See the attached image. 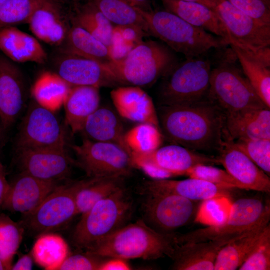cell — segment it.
Wrapping results in <instances>:
<instances>
[{
	"mask_svg": "<svg viewBox=\"0 0 270 270\" xmlns=\"http://www.w3.org/2000/svg\"><path fill=\"white\" fill-rule=\"evenodd\" d=\"M60 46L62 54L86 58L102 63L114 60L110 49L82 28L71 24Z\"/></svg>",
	"mask_w": 270,
	"mask_h": 270,
	"instance_id": "obj_30",
	"label": "cell"
},
{
	"mask_svg": "<svg viewBox=\"0 0 270 270\" xmlns=\"http://www.w3.org/2000/svg\"><path fill=\"white\" fill-rule=\"evenodd\" d=\"M238 270H270V223L264 228L254 248Z\"/></svg>",
	"mask_w": 270,
	"mask_h": 270,
	"instance_id": "obj_41",
	"label": "cell"
},
{
	"mask_svg": "<svg viewBox=\"0 0 270 270\" xmlns=\"http://www.w3.org/2000/svg\"><path fill=\"white\" fill-rule=\"evenodd\" d=\"M164 136L160 128L149 123H140L124 136V140L132 152L146 153L160 147Z\"/></svg>",
	"mask_w": 270,
	"mask_h": 270,
	"instance_id": "obj_38",
	"label": "cell"
},
{
	"mask_svg": "<svg viewBox=\"0 0 270 270\" xmlns=\"http://www.w3.org/2000/svg\"><path fill=\"white\" fill-rule=\"evenodd\" d=\"M17 152L22 172L44 180L66 179L76 164L66 150L23 149Z\"/></svg>",
	"mask_w": 270,
	"mask_h": 270,
	"instance_id": "obj_14",
	"label": "cell"
},
{
	"mask_svg": "<svg viewBox=\"0 0 270 270\" xmlns=\"http://www.w3.org/2000/svg\"><path fill=\"white\" fill-rule=\"evenodd\" d=\"M68 252V246L64 238L49 232L38 236L31 254L34 262L45 270H58Z\"/></svg>",
	"mask_w": 270,
	"mask_h": 270,
	"instance_id": "obj_35",
	"label": "cell"
},
{
	"mask_svg": "<svg viewBox=\"0 0 270 270\" xmlns=\"http://www.w3.org/2000/svg\"><path fill=\"white\" fill-rule=\"evenodd\" d=\"M0 50L12 62L42 64L47 60L38 40L14 26L0 28Z\"/></svg>",
	"mask_w": 270,
	"mask_h": 270,
	"instance_id": "obj_25",
	"label": "cell"
},
{
	"mask_svg": "<svg viewBox=\"0 0 270 270\" xmlns=\"http://www.w3.org/2000/svg\"><path fill=\"white\" fill-rule=\"evenodd\" d=\"M60 184L21 172L9 184L2 208L12 212H28L38 206Z\"/></svg>",
	"mask_w": 270,
	"mask_h": 270,
	"instance_id": "obj_18",
	"label": "cell"
},
{
	"mask_svg": "<svg viewBox=\"0 0 270 270\" xmlns=\"http://www.w3.org/2000/svg\"><path fill=\"white\" fill-rule=\"evenodd\" d=\"M177 244L174 233L159 232L142 220L124 225L94 242L84 252L98 256L124 260L174 258Z\"/></svg>",
	"mask_w": 270,
	"mask_h": 270,
	"instance_id": "obj_2",
	"label": "cell"
},
{
	"mask_svg": "<svg viewBox=\"0 0 270 270\" xmlns=\"http://www.w3.org/2000/svg\"><path fill=\"white\" fill-rule=\"evenodd\" d=\"M57 63V73L72 86L98 88L120 84L106 64L80 56L64 54Z\"/></svg>",
	"mask_w": 270,
	"mask_h": 270,
	"instance_id": "obj_17",
	"label": "cell"
},
{
	"mask_svg": "<svg viewBox=\"0 0 270 270\" xmlns=\"http://www.w3.org/2000/svg\"><path fill=\"white\" fill-rule=\"evenodd\" d=\"M224 50L217 60H212L208 98L224 114L246 108H268L238 66L233 50L230 47Z\"/></svg>",
	"mask_w": 270,
	"mask_h": 270,
	"instance_id": "obj_4",
	"label": "cell"
},
{
	"mask_svg": "<svg viewBox=\"0 0 270 270\" xmlns=\"http://www.w3.org/2000/svg\"><path fill=\"white\" fill-rule=\"evenodd\" d=\"M133 6L144 11L152 10L151 7L150 0H127Z\"/></svg>",
	"mask_w": 270,
	"mask_h": 270,
	"instance_id": "obj_50",
	"label": "cell"
},
{
	"mask_svg": "<svg viewBox=\"0 0 270 270\" xmlns=\"http://www.w3.org/2000/svg\"><path fill=\"white\" fill-rule=\"evenodd\" d=\"M17 150H66L64 131L53 111L32 103L23 119L18 135Z\"/></svg>",
	"mask_w": 270,
	"mask_h": 270,
	"instance_id": "obj_12",
	"label": "cell"
},
{
	"mask_svg": "<svg viewBox=\"0 0 270 270\" xmlns=\"http://www.w3.org/2000/svg\"><path fill=\"white\" fill-rule=\"evenodd\" d=\"M83 182L84 180L60 184L36 208L22 214L20 222L38 236L62 228L78 214L76 197Z\"/></svg>",
	"mask_w": 270,
	"mask_h": 270,
	"instance_id": "obj_9",
	"label": "cell"
},
{
	"mask_svg": "<svg viewBox=\"0 0 270 270\" xmlns=\"http://www.w3.org/2000/svg\"><path fill=\"white\" fill-rule=\"evenodd\" d=\"M146 20L150 35L186 58L198 57L212 49L228 46L224 39L194 26L164 10H142L137 8Z\"/></svg>",
	"mask_w": 270,
	"mask_h": 270,
	"instance_id": "obj_3",
	"label": "cell"
},
{
	"mask_svg": "<svg viewBox=\"0 0 270 270\" xmlns=\"http://www.w3.org/2000/svg\"><path fill=\"white\" fill-rule=\"evenodd\" d=\"M142 204L144 217L156 230L172 233L194 220L202 202L168 193H148Z\"/></svg>",
	"mask_w": 270,
	"mask_h": 270,
	"instance_id": "obj_11",
	"label": "cell"
},
{
	"mask_svg": "<svg viewBox=\"0 0 270 270\" xmlns=\"http://www.w3.org/2000/svg\"><path fill=\"white\" fill-rule=\"evenodd\" d=\"M214 11L226 30L228 44L254 52L270 48V25L248 16L226 0H217Z\"/></svg>",
	"mask_w": 270,
	"mask_h": 270,
	"instance_id": "obj_13",
	"label": "cell"
},
{
	"mask_svg": "<svg viewBox=\"0 0 270 270\" xmlns=\"http://www.w3.org/2000/svg\"><path fill=\"white\" fill-rule=\"evenodd\" d=\"M130 266L126 260L120 258H107L101 265L100 270H128Z\"/></svg>",
	"mask_w": 270,
	"mask_h": 270,
	"instance_id": "obj_47",
	"label": "cell"
},
{
	"mask_svg": "<svg viewBox=\"0 0 270 270\" xmlns=\"http://www.w3.org/2000/svg\"><path fill=\"white\" fill-rule=\"evenodd\" d=\"M219 151L220 164L245 190L270 193V176L234 144L226 132Z\"/></svg>",
	"mask_w": 270,
	"mask_h": 270,
	"instance_id": "obj_16",
	"label": "cell"
},
{
	"mask_svg": "<svg viewBox=\"0 0 270 270\" xmlns=\"http://www.w3.org/2000/svg\"><path fill=\"white\" fill-rule=\"evenodd\" d=\"M113 104L123 118L160 128L157 112L150 96L138 86L118 87L110 92Z\"/></svg>",
	"mask_w": 270,
	"mask_h": 270,
	"instance_id": "obj_21",
	"label": "cell"
},
{
	"mask_svg": "<svg viewBox=\"0 0 270 270\" xmlns=\"http://www.w3.org/2000/svg\"><path fill=\"white\" fill-rule=\"evenodd\" d=\"M28 24L37 38L58 46L64 42L71 26L58 4H40L32 14Z\"/></svg>",
	"mask_w": 270,
	"mask_h": 270,
	"instance_id": "obj_24",
	"label": "cell"
},
{
	"mask_svg": "<svg viewBox=\"0 0 270 270\" xmlns=\"http://www.w3.org/2000/svg\"><path fill=\"white\" fill-rule=\"evenodd\" d=\"M234 188L222 186L202 180L190 178L183 180L168 179L145 181L139 188L140 194L168 193L192 200L202 202L214 198H230Z\"/></svg>",
	"mask_w": 270,
	"mask_h": 270,
	"instance_id": "obj_19",
	"label": "cell"
},
{
	"mask_svg": "<svg viewBox=\"0 0 270 270\" xmlns=\"http://www.w3.org/2000/svg\"><path fill=\"white\" fill-rule=\"evenodd\" d=\"M112 24L131 28L142 36H150L148 24L138 10L127 0H89Z\"/></svg>",
	"mask_w": 270,
	"mask_h": 270,
	"instance_id": "obj_32",
	"label": "cell"
},
{
	"mask_svg": "<svg viewBox=\"0 0 270 270\" xmlns=\"http://www.w3.org/2000/svg\"><path fill=\"white\" fill-rule=\"evenodd\" d=\"M270 220L269 202L258 198H244L230 204L226 220L218 226H210L184 234H175L177 244L210 240L230 242L266 220Z\"/></svg>",
	"mask_w": 270,
	"mask_h": 270,
	"instance_id": "obj_8",
	"label": "cell"
},
{
	"mask_svg": "<svg viewBox=\"0 0 270 270\" xmlns=\"http://www.w3.org/2000/svg\"><path fill=\"white\" fill-rule=\"evenodd\" d=\"M40 4L36 0H4L0 2V28L28 23Z\"/></svg>",
	"mask_w": 270,
	"mask_h": 270,
	"instance_id": "obj_39",
	"label": "cell"
},
{
	"mask_svg": "<svg viewBox=\"0 0 270 270\" xmlns=\"http://www.w3.org/2000/svg\"><path fill=\"white\" fill-rule=\"evenodd\" d=\"M232 141L238 150L270 176V139L240 138Z\"/></svg>",
	"mask_w": 270,
	"mask_h": 270,
	"instance_id": "obj_40",
	"label": "cell"
},
{
	"mask_svg": "<svg viewBox=\"0 0 270 270\" xmlns=\"http://www.w3.org/2000/svg\"><path fill=\"white\" fill-rule=\"evenodd\" d=\"M132 208L133 200L124 186L100 200L82 214L73 232L74 244L85 250L124 226Z\"/></svg>",
	"mask_w": 270,
	"mask_h": 270,
	"instance_id": "obj_6",
	"label": "cell"
},
{
	"mask_svg": "<svg viewBox=\"0 0 270 270\" xmlns=\"http://www.w3.org/2000/svg\"><path fill=\"white\" fill-rule=\"evenodd\" d=\"M24 104L21 74L12 60L0 54V120L4 128L14 122Z\"/></svg>",
	"mask_w": 270,
	"mask_h": 270,
	"instance_id": "obj_20",
	"label": "cell"
},
{
	"mask_svg": "<svg viewBox=\"0 0 270 270\" xmlns=\"http://www.w3.org/2000/svg\"><path fill=\"white\" fill-rule=\"evenodd\" d=\"M4 0H0V2H2V1H4Z\"/></svg>",
	"mask_w": 270,
	"mask_h": 270,
	"instance_id": "obj_55",
	"label": "cell"
},
{
	"mask_svg": "<svg viewBox=\"0 0 270 270\" xmlns=\"http://www.w3.org/2000/svg\"><path fill=\"white\" fill-rule=\"evenodd\" d=\"M124 179L120 176H106L84 180L76 197L78 214H84L97 202L124 187Z\"/></svg>",
	"mask_w": 270,
	"mask_h": 270,
	"instance_id": "obj_33",
	"label": "cell"
},
{
	"mask_svg": "<svg viewBox=\"0 0 270 270\" xmlns=\"http://www.w3.org/2000/svg\"><path fill=\"white\" fill-rule=\"evenodd\" d=\"M107 258L86 252L68 255L58 270H100L101 265Z\"/></svg>",
	"mask_w": 270,
	"mask_h": 270,
	"instance_id": "obj_45",
	"label": "cell"
},
{
	"mask_svg": "<svg viewBox=\"0 0 270 270\" xmlns=\"http://www.w3.org/2000/svg\"><path fill=\"white\" fill-rule=\"evenodd\" d=\"M212 64L206 54L176 63L162 76L160 105L188 104L206 98Z\"/></svg>",
	"mask_w": 270,
	"mask_h": 270,
	"instance_id": "obj_7",
	"label": "cell"
},
{
	"mask_svg": "<svg viewBox=\"0 0 270 270\" xmlns=\"http://www.w3.org/2000/svg\"><path fill=\"white\" fill-rule=\"evenodd\" d=\"M72 86L58 74L46 72L34 82L32 94L38 104L54 112L64 104Z\"/></svg>",
	"mask_w": 270,
	"mask_h": 270,
	"instance_id": "obj_34",
	"label": "cell"
},
{
	"mask_svg": "<svg viewBox=\"0 0 270 270\" xmlns=\"http://www.w3.org/2000/svg\"><path fill=\"white\" fill-rule=\"evenodd\" d=\"M166 10L188 23L201 28L228 42L226 30L215 11L198 2L182 0H160Z\"/></svg>",
	"mask_w": 270,
	"mask_h": 270,
	"instance_id": "obj_27",
	"label": "cell"
},
{
	"mask_svg": "<svg viewBox=\"0 0 270 270\" xmlns=\"http://www.w3.org/2000/svg\"><path fill=\"white\" fill-rule=\"evenodd\" d=\"M229 198H214L200 202L194 221L208 226H218L227 218L230 206Z\"/></svg>",
	"mask_w": 270,
	"mask_h": 270,
	"instance_id": "obj_42",
	"label": "cell"
},
{
	"mask_svg": "<svg viewBox=\"0 0 270 270\" xmlns=\"http://www.w3.org/2000/svg\"><path fill=\"white\" fill-rule=\"evenodd\" d=\"M70 20L71 24L82 28L110 48L112 44L114 26L91 2H88L78 8Z\"/></svg>",
	"mask_w": 270,
	"mask_h": 270,
	"instance_id": "obj_36",
	"label": "cell"
},
{
	"mask_svg": "<svg viewBox=\"0 0 270 270\" xmlns=\"http://www.w3.org/2000/svg\"><path fill=\"white\" fill-rule=\"evenodd\" d=\"M132 157L135 168L138 164H149L168 170L176 176L185 175L189 169L198 164H220L218 157L208 156L174 144L160 146L149 152H132Z\"/></svg>",
	"mask_w": 270,
	"mask_h": 270,
	"instance_id": "obj_15",
	"label": "cell"
},
{
	"mask_svg": "<svg viewBox=\"0 0 270 270\" xmlns=\"http://www.w3.org/2000/svg\"><path fill=\"white\" fill-rule=\"evenodd\" d=\"M136 167L142 170L153 180L168 179L176 176L174 174L168 170L149 164H138L136 165Z\"/></svg>",
	"mask_w": 270,
	"mask_h": 270,
	"instance_id": "obj_46",
	"label": "cell"
},
{
	"mask_svg": "<svg viewBox=\"0 0 270 270\" xmlns=\"http://www.w3.org/2000/svg\"><path fill=\"white\" fill-rule=\"evenodd\" d=\"M158 112L161 132L170 142L196 151H219L225 114L208 97L188 104L160 106Z\"/></svg>",
	"mask_w": 270,
	"mask_h": 270,
	"instance_id": "obj_1",
	"label": "cell"
},
{
	"mask_svg": "<svg viewBox=\"0 0 270 270\" xmlns=\"http://www.w3.org/2000/svg\"><path fill=\"white\" fill-rule=\"evenodd\" d=\"M58 3L60 2L62 3H70L72 2H74L76 0H54Z\"/></svg>",
	"mask_w": 270,
	"mask_h": 270,
	"instance_id": "obj_53",
	"label": "cell"
},
{
	"mask_svg": "<svg viewBox=\"0 0 270 270\" xmlns=\"http://www.w3.org/2000/svg\"><path fill=\"white\" fill-rule=\"evenodd\" d=\"M32 254L22 256L16 263L12 265L11 270H30L32 267Z\"/></svg>",
	"mask_w": 270,
	"mask_h": 270,
	"instance_id": "obj_48",
	"label": "cell"
},
{
	"mask_svg": "<svg viewBox=\"0 0 270 270\" xmlns=\"http://www.w3.org/2000/svg\"><path fill=\"white\" fill-rule=\"evenodd\" d=\"M186 176L202 180L214 184L232 188L244 189V186L226 170L210 164H198L186 172Z\"/></svg>",
	"mask_w": 270,
	"mask_h": 270,
	"instance_id": "obj_43",
	"label": "cell"
},
{
	"mask_svg": "<svg viewBox=\"0 0 270 270\" xmlns=\"http://www.w3.org/2000/svg\"><path fill=\"white\" fill-rule=\"evenodd\" d=\"M194 2L202 4L214 11L217 0H182Z\"/></svg>",
	"mask_w": 270,
	"mask_h": 270,
	"instance_id": "obj_51",
	"label": "cell"
},
{
	"mask_svg": "<svg viewBox=\"0 0 270 270\" xmlns=\"http://www.w3.org/2000/svg\"><path fill=\"white\" fill-rule=\"evenodd\" d=\"M5 270L4 269V265L0 259V270Z\"/></svg>",
	"mask_w": 270,
	"mask_h": 270,
	"instance_id": "obj_54",
	"label": "cell"
},
{
	"mask_svg": "<svg viewBox=\"0 0 270 270\" xmlns=\"http://www.w3.org/2000/svg\"><path fill=\"white\" fill-rule=\"evenodd\" d=\"M228 242L223 240H210L178 244L172 269L214 270L219 252Z\"/></svg>",
	"mask_w": 270,
	"mask_h": 270,
	"instance_id": "obj_26",
	"label": "cell"
},
{
	"mask_svg": "<svg viewBox=\"0 0 270 270\" xmlns=\"http://www.w3.org/2000/svg\"><path fill=\"white\" fill-rule=\"evenodd\" d=\"M270 220L261 222L242 236L224 246L216 258L214 270H238L256 245L264 228Z\"/></svg>",
	"mask_w": 270,
	"mask_h": 270,
	"instance_id": "obj_31",
	"label": "cell"
},
{
	"mask_svg": "<svg viewBox=\"0 0 270 270\" xmlns=\"http://www.w3.org/2000/svg\"><path fill=\"white\" fill-rule=\"evenodd\" d=\"M260 22L270 25V0H226Z\"/></svg>",
	"mask_w": 270,
	"mask_h": 270,
	"instance_id": "obj_44",
	"label": "cell"
},
{
	"mask_svg": "<svg viewBox=\"0 0 270 270\" xmlns=\"http://www.w3.org/2000/svg\"></svg>",
	"mask_w": 270,
	"mask_h": 270,
	"instance_id": "obj_56",
	"label": "cell"
},
{
	"mask_svg": "<svg viewBox=\"0 0 270 270\" xmlns=\"http://www.w3.org/2000/svg\"><path fill=\"white\" fill-rule=\"evenodd\" d=\"M250 84L265 105L270 107V48L254 52L230 43Z\"/></svg>",
	"mask_w": 270,
	"mask_h": 270,
	"instance_id": "obj_22",
	"label": "cell"
},
{
	"mask_svg": "<svg viewBox=\"0 0 270 270\" xmlns=\"http://www.w3.org/2000/svg\"><path fill=\"white\" fill-rule=\"evenodd\" d=\"M24 231L20 222L0 214V259L5 270H11L14 256L20 244Z\"/></svg>",
	"mask_w": 270,
	"mask_h": 270,
	"instance_id": "obj_37",
	"label": "cell"
},
{
	"mask_svg": "<svg viewBox=\"0 0 270 270\" xmlns=\"http://www.w3.org/2000/svg\"><path fill=\"white\" fill-rule=\"evenodd\" d=\"M177 62L166 44L148 40L140 42L122 58L106 64L120 84L140 87L154 82Z\"/></svg>",
	"mask_w": 270,
	"mask_h": 270,
	"instance_id": "obj_5",
	"label": "cell"
},
{
	"mask_svg": "<svg viewBox=\"0 0 270 270\" xmlns=\"http://www.w3.org/2000/svg\"><path fill=\"white\" fill-rule=\"evenodd\" d=\"M80 132L90 140L116 144L128 152L124 128L118 116L110 109L98 107L84 122Z\"/></svg>",
	"mask_w": 270,
	"mask_h": 270,
	"instance_id": "obj_29",
	"label": "cell"
},
{
	"mask_svg": "<svg viewBox=\"0 0 270 270\" xmlns=\"http://www.w3.org/2000/svg\"><path fill=\"white\" fill-rule=\"evenodd\" d=\"M99 88L90 86L71 88L63 104L66 122L74 134L81 132L87 118L99 107Z\"/></svg>",
	"mask_w": 270,
	"mask_h": 270,
	"instance_id": "obj_28",
	"label": "cell"
},
{
	"mask_svg": "<svg viewBox=\"0 0 270 270\" xmlns=\"http://www.w3.org/2000/svg\"><path fill=\"white\" fill-rule=\"evenodd\" d=\"M9 186L4 166L0 162V206L2 205Z\"/></svg>",
	"mask_w": 270,
	"mask_h": 270,
	"instance_id": "obj_49",
	"label": "cell"
},
{
	"mask_svg": "<svg viewBox=\"0 0 270 270\" xmlns=\"http://www.w3.org/2000/svg\"><path fill=\"white\" fill-rule=\"evenodd\" d=\"M225 127L232 140L240 138L270 139V108H246L225 114Z\"/></svg>",
	"mask_w": 270,
	"mask_h": 270,
	"instance_id": "obj_23",
	"label": "cell"
},
{
	"mask_svg": "<svg viewBox=\"0 0 270 270\" xmlns=\"http://www.w3.org/2000/svg\"><path fill=\"white\" fill-rule=\"evenodd\" d=\"M72 148L77 157L76 165L89 178L130 176L134 168L132 153L120 146L110 142L84 138Z\"/></svg>",
	"mask_w": 270,
	"mask_h": 270,
	"instance_id": "obj_10",
	"label": "cell"
},
{
	"mask_svg": "<svg viewBox=\"0 0 270 270\" xmlns=\"http://www.w3.org/2000/svg\"><path fill=\"white\" fill-rule=\"evenodd\" d=\"M40 4H58L54 0H36Z\"/></svg>",
	"mask_w": 270,
	"mask_h": 270,
	"instance_id": "obj_52",
	"label": "cell"
}]
</instances>
